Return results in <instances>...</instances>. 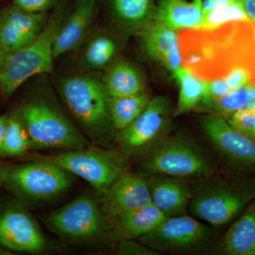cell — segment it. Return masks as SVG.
Here are the masks:
<instances>
[{
    "mask_svg": "<svg viewBox=\"0 0 255 255\" xmlns=\"http://www.w3.org/2000/svg\"><path fill=\"white\" fill-rule=\"evenodd\" d=\"M182 66L204 81L223 79L241 68L255 87L254 21H233L212 28L182 29L178 33Z\"/></svg>",
    "mask_w": 255,
    "mask_h": 255,
    "instance_id": "cell-1",
    "label": "cell"
},
{
    "mask_svg": "<svg viewBox=\"0 0 255 255\" xmlns=\"http://www.w3.org/2000/svg\"><path fill=\"white\" fill-rule=\"evenodd\" d=\"M63 11L55 12L46 28L31 43L9 53L0 71V90L5 96L12 95L28 78L51 70L53 48L62 26Z\"/></svg>",
    "mask_w": 255,
    "mask_h": 255,
    "instance_id": "cell-2",
    "label": "cell"
},
{
    "mask_svg": "<svg viewBox=\"0 0 255 255\" xmlns=\"http://www.w3.org/2000/svg\"><path fill=\"white\" fill-rule=\"evenodd\" d=\"M61 93L69 110L96 145L105 146L111 121L108 97L95 79L74 77L65 80Z\"/></svg>",
    "mask_w": 255,
    "mask_h": 255,
    "instance_id": "cell-3",
    "label": "cell"
},
{
    "mask_svg": "<svg viewBox=\"0 0 255 255\" xmlns=\"http://www.w3.org/2000/svg\"><path fill=\"white\" fill-rule=\"evenodd\" d=\"M128 157L122 151L87 146L55 155L41 156L38 159L57 164L70 174L82 178L103 194L125 172Z\"/></svg>",
    "mask_w": 255,
    "mask_h": 255,
    "instance_id": "cell-4",
    "label": "cell"
},
{
    "mask_svg": "<svg viewBox=\"0 0 255 255\" xmlns=\"http://www.w3.org/2000/svg\"><path fill=\"white\" fill-rule=\"evenodd\" d=\"M20 117L27 130L32 148L78 150L88 140L71 122L48 103L41 101L23 106Z\"/></svg>",
    "mask_w": 255,
    "mask_h": 255,
    "instance_id": "cell-5",
    "label": "cell"
},
{
    "mask_svg": "<svg viewBox=\"0 0 255 255\" xmlns=\"http://www.w3.org/2000/svg\"><path fill=\"white\" fill-rule=\"evenodd\" d=\"M255 200V178L221 182L203 189L194 198L191 213L214 226L234 221Z\"/></svg>",
    "mask_w": 255,
    "mask_h": 255,
    "instance_id": "cell-6",
    "label": "cell"
},
{
    "mask_svg": "<svg viewBox=\"0 0 255 255\" xmlns=\"http://www.w3.org/2000/svg\"><path fill=\"white\" fill-rule=\"evenodd\" d=\"M72 174L59 166L38 159L10 168L4 185L21 203L41 202L71 187Z\"/></svg>",
    "mask_w": 255,
    "mask_h": 255,
    "instance_id": "cell-7",
    "label": "cell"
},
{
    "mask_svg": "<svg viewBox=\"0 0 255 255\" xmlns=\"http://www.w3.org/2000/svg\"><path fill=\"white\" fill-rule=\"evenodd\" d=\"M142 156L144 169L154 174L200 179L209 177L214 172L197 146L182 137L163 139Z\"/></svg>",
    "mask_w": 255,
    "mask_h": 255,
    "instance_id": "cell-8",
    "label": "cell"
},
{
    "mask_svg": "<svg viewBox=\"0 0 255 255\" xmlns=\"http://www.w3.org/2000/svg\"><path fill=\"white\" fill-rule=\"evenodd\" d=\"M101 206L87 195L78 196L43 219L47 227L67 241H88L102 236L108 227Z\"/></svg>",
    "mask_w": 255,
    "mask_h": 255,
    "instance_id": "cell-9",
    "label": "cell"
},
{
    "mask_svg": "<svg viewBox=\"0 0 255 255\" xmlns=\"http://www.w3.org/2000/svg\"><path fill=\"white\" fill-rule=\"evenodd\" d=\"M0 246L18 253H40L47 242L38 223L21 202L0 201Z\"/></svg>",
    "mask_w": 255,
    "mask_h": 255,
    "instance_id": "cell-10",
    "label": "cell"
},
{
    "mask_svg": "<svg viewBox=\"0 0 255 255\" xmlns=\"http://www.w3.org/2000/svg\"><path fill=\"white\" fill-rule=\"evenodd\" d=\"M170 112L167 99L157 97L131 124L121 130L117 141L120 150L128 156L144 155L163 140L162 133Z\"/></svg>",
    "mask_w": 255,
    "mask_h": 255,
    "instance_id": "cell-11",
    "label": "cell"
},
{
    "mask_svg": "<svg viewBox=\"0 0 255 255\" xmlns=\"http://www.w3.org/2000/svg\"><path fill=\"white\" fill-rule=\"evenodd\" d=\"M203 129L226 163L238 173H255V140L216 115L204 116Z\"/></svg>",
    "mask_w": 255,
    "mask_h": 255,
    "instance_id": "cell-12",
    "label": "cell"
},
{
    "mask_svg": "<svg viewBox=\"0 0 255 255\" xmlns=\"http://www.w3.org/2000/svg\"><path fill=\"white\" fill-rule=\"evenodd\" d=\"M209 227L185 215L167 217L153 231L138 241L159 252L189 251L209 241Z\"/></svg>",
    "mask_w": 255,
    "mask_h": 255,
    "instance_id": "cell-13",
    "label": "cell"
},
{
    "mask_svg": "<svg viewBox=\"0 0 255 255\" xmlns=\"http://www.w3.org/2000/svg\"><path fill=\"white\" fill-rule=\"evenodd\" d=\"M152 202L147 180L131 172H123L102 194L101 209L107 218L116 219Z\"/></svg>",
    "mask_w": 255,
    "mask_h": 255,
    "instance_id": "cell-14",
    "label": "cell"
},
{
    "mask_svg": "<svg viewBox=\"0 0 255 255\" xmlns=\"http://www.w3.org/2000/svg\"><path fill=\"white\" fill-rule=\"evenodd\" d=\"M142 37L144 48L152 59L172 73L182 66L177 29L154 20L146 26Z\"/></svg>",
    "mask_w": 255,
    "mask_h": 255,
    "instance_id": "cell-15",
    "label": "cell"
},
{
    "mask_svg": "<svg viewBox=\"0 0 255 255\" xmlns=\"http://www.w3.org/2000/svg\"><path fill=\"white\" fill-rule=\"evenodd\" d=\"M97 0H77L75 9L62 25L53 43V58H57L81 43L96 11Z\"/></svg>",
    "mask_w": 255,
    "mask_h": 255,
    "instance_id": "cell-16",
    "label": "cell"
},
{
    "mask_svg": "<svg viewBox=\"0 0 255 255\" xmlns=\"http://www.w3.org/2000/svg\"><path fill=\"white\" fill-rule=\"evenodd\" d=\"M147 180L152 202L166 216L184 215L190 204L191 194L188 188L179 181L152 177Z\"/></svg>",
    "mask_w": 255,
    "mask_h": 255,
    "instance_id": "cell-17",
    "label": "cell"
},
{
    "mask_svg": "<svg viewBox=\"0 0 255 255\" xmlns=\"http://www.w3.org/2000/svg\"><path fill=\"white\" fill-rule=\"evenodd\" d=\"M221 252L228 255H255V200L233 221L224 235Z\"/></svg>",
    "mask_w": 255,
    "mask_h": 255,
    "instance_id": "cell-18",
    "label": "cell"
},
{
    "mask_svg": "<svg viewBox=\"0 0 255 255\" xmlns=\"http://www.w3.org/2000/svg\"><path fill=\"white\" fill-rule=\"evenodd\" d=\"M204 15L203 0H159L153 19L182 30L200 27Z\"/></svg>",
    "mask_w": 255,
    "mask_h": 255,
    "instance_id": "cell-19",
    "label": "cell"
},
{
    "mask_svg": "<svg viewBox=\"0 0 255 255\" xmlns=\"http://www.w3.org/2000/svg\"><path fill=\"white\" fill-rule=\"evenodd\" d=\"M167 217L151 202L114 220L119 230L126 237L138 238L153 231Z\"/></svg>",
    "mask_w": 255,
    "mask_h": 255,
    "instance_id": "cell-20",
    "label": "cell"
},
{
    "mask_svg": "<svg viewBox=\"0 0 255 255\" xmlns=\"http://www.w3.org/2000/svg\"><path fill=\"white\" fill-rule=\"evenodd\" d=\"M105 92L110 97H127L139 95L144 84L135 68L126 63L116 65L105 80Z\"/></svg>",
    "mask_w": 255,
    "mask_h": 255,
    "instance_id": "cell-21",
    "label": "cell"
},
{
    "mask_svg": "<svg viewBox=\"0 0 255 255\" xmlns=\"http://www.w3.org/2000/svg\"><path fill=\"white\" fill-rule=\"evenodd\" d=\"M147 94L127 97L108 98L109 112L112 125L117 130H124L131 124L143 112L150 102Z\"/></svg>",
    "mask_w": 255,
    "mask_h": 255,
    "instance_id": "cell-22",
    "label": "cell"
},
{
    "mask_svg": "<svg viewBox=\"0 0 255 255\" xmlns=\"http://www.w3.org/2000/svg\"><path fill=\"white\" fill-rule=\"evenodd\" d=\"M179 86V100L174 116L189 112L199 105L205 91V81L182 66L173 72Z\"/></svg>",
    "mask_w": 255,
    "mask_h": 255,
    "instance_id": "cell-23",
    "label": "cell"
},
{
    "mask_svg": "<svg viewBox=\"0 0 255 255\" xmlns=\"http://www.w3.org/2000/svg\"><path fill=\"white\" fill-rule=\"evenodd\" d=\"M114 14L126 26L137 28L153 18V0H111Z\"/></svg>",
    "mask_w": 255,
    "mask_h": 255,
    "instance_id": "cell-24",
    "label": "cell"
},
{
    "mask_svg": "<svg viewBox=\"0 0 255 255\" xmlns=\"http://www.w3.org/2000/svg\"><path fill=\"white\" fill-rule=\"evenodd\" d=\"M31 148V140L20 114H12L8 117L0 155L18 157L24 155Z\"/></svg>",
    "mask_w": 255,
    "mask_h": 255,
    "instance_id": "cell-25",
    "label": "cell"
},
{
    "mask_svg": "<svg viewBox=\"0 0 255 255\" xmlns=\"http://www.w3.org/2000/svg\"><path fill=\"white\" fill-rule=\"evenodd\" d=\"M253 87L251 85H245L233 90L228 95L204 102L202 105L217 114L218 117L227 120L253 100Z\"/></svg>",
    "mask_w": 255,
    "mask_h": 255,
    "instance_id": "cell-26",
    "label": "cell"
},
{
    "mask_svg": "<svg viewBox=\"0 0 255 255\" xmlns=\"http://www.w3.org/2000/svg\"><path fill=\"white\" fill-rule=\"evenodd\" d=\"M45 16L44 12H31L14 4L0 11V21L35 38L40 33Z\"/></svg>",
    "mask_w": 255,
    "mask_h": 255,
    "instance_id": "cell-27",
    "label": "cell"
},
{
    "mask_svg": "<svg viewBox=\"0 0 255 255\" xmlns=\"http://www.w3.org/2000/svg\"><path fill=\"white\" fill-rule=\"evenodd\" d=\"M246 20L251 19L245 12L243 4L233 3L206 11L199 28H216L225 23Z\"/></svg>",
    "mask_w": 255,
    "mask_h": 255,
    "instance_id": "cell-28",
    "label": "cell"
},
{
    "mask_svg": "<svg viewBox=\"0 0 255 255\" xmlns=\"http://www.w3.org/2000/svg\"><path fill=\"white\" fill-rule=\"evenodd\" d=\"M115 50V44L110 38L99 37L95 38L87 48L85 62L90 68H102L112 59Z\"/></svg>",
    "mask_w": 255,
    "mask_h": 255,
    "instance_id": "cell-29",
    "label": "cell"
},
{
    "mask_svg": "<svg viewBox=\"0 0 255 255\" xmlns=\"http://www.w3.org/2000/svg\"><path fill=\"white\" fill-rule=\"evenodd\" d=\"M36 38L0 21V47L8 54L24 48Z\"/></svg>",
    "mask_w": 255,
    "mask_h": 255,
    "instance_id": "cell-30",
    "label": "cell"
},
{
    "mask_svg": "<svg viewBox=\"0 0 255 255\" xmlns=\"http://www.w3.org/2000/svg\"><path fill=\"white\" fill-rule=\"evenodd\" d=\"M116 254L119 255H159V252L149 248L142 243L130 240H123L117 247Z\"/></svg>",
    "mask_w": 255,
    "mask_h": 255,
    "instance_id": "cell-31",
    "label": "cell"
},
{
    "mask_svg": "<svg viewBox=\"0 0 255 255\" xmlns=\"http://www.w3.org/2000/svg\"><path fill=\"white\" fill-rule=\"evenodd\" d=\"M233 91L224 79L212 80V81H205V91L201 103L215 100L228 95Z\"/></svg>",
    "mask_w": 255,
    "mask_h": 255,
    "instance_id": "cell-32",
    "label": "cell"
},
{
    "mask_svg": "<svg viewBox=\"0 0 255 255\" xmlns=\"http://www.w3.org/2000/svg\"><path fill=\"white\" fill-rule=\"evenodd\" d=\"M223 79L232 90H236L245 85H251L249 74L246 70L241 68L233 69Z\"/></svg>",
    "mask_w": 255,
    "mask_h": 255,
    "instance_id": "cell-33",
    "label": "cell"
},
{
    "mask_svg": "<svg viewBox=\"0 0 255 255\" xmlns=\"http://www.w3.org/2000/svg\"><path fill=\"white\" fill-rule=\"evenodd\" d=\"M56 0H14V4L31 12H44L54 4Z\"/></svg>",
    "mask_w": 255,
    "mask_h": 255,
    "instance_id": "cell-34",
    "label": "cell"
},
{
    "mask_svg": "<svg viewBox=\"0 0 255 255\" xmlns=\"http://www.w3.org/2000/svg\"><path fill=\"white\" fill-rule=\"evenodd\" d=\"M233 3L243 4V0H203L204 13L210 10Z\"/></svg>",
    "mask_w": 255,
    "mask_h": 255,
    "instance_id": "cell-35",
    "label": "cell"
},
{
    "mask_svg": "<svg viewBox=\"0 0 255 255\" xmlns=\"http://www.w3.org/2000/svg\"><path fill=\"white\" fill-rule=\"evenodd\" d=\"M245 12L251 21H255V0H243Z\"/></svg>",
    "mask_w": 255,
    "mask_h": 255,
    "instance_id": "cell-36",
    "label": "cell"
},
{
    "mask_svg": "<svg viewBox=\"0 0 255 255\" xmlns=\"http://www.w3.org/2000/svg\"><path fill=\"white\" fill-rule=\"evenodd\" d=\"M7 122L8 117H6V116H0V150H1L3 141H4Z\"/></svg>",
    "mask_w": 255,
    "mask_h": 255,
    "instance_id": "cell-37",
    "label": "cell"
},
{
    "mask_svg": "<svg viewBox=\"0 0 255 255\" xmlns=\"http://www.w3.org/2000/svg\"><path fill=\"white\" fill-rule=\"evenodd\" d=\"M10 168H11V167H9V166L0 164V185L4 184Z\"/></svg>",
    "mask_w": 255,
    "mask_h": 255,
    "instance_id": "cell-38",
    "label": "cell"
},
{
    "mask_svg": "<svg viewBox=\"0 0 255 255\" xmlns=\"http://www.w3.org/2000/svg\"><path fill=\"white\" fill-rule=\"evenodd\" d=\"M7 55L8 53H6V52L0 47V71H1L3 65H4L5 60H6Z\"/></svg>",
    "mask_w": 255,
    "mask_h": 255,
    "instance_id": "cell-39",
    "label": "cell"
},
{
    "mask_svg": "<svg viewBox=\"0 0 255 255\" xmlns=\"http://www.w3.org/2000/svg\"><path fill=\"white\" fill-rule=\"evenodd\" d=\"M9 253V251H7V250L5 249V248H2V247L0 246V255H9L10 253Z\"/></svg>",
    "mask_w": 255,
    "mask_h": 255,
    "instance_id": "cell-40",
    "label": "cell"
},
{
    "mask_svg": "<svg viewBox=\"0 0 255 255\" xmlns=\"http://www.w3.org/2000/svg\"><path fill=\"white\" fill-rule=\"evenodd\" d=\"M253 100H255V87H253Z\"/></svg>",
    "mask_w": 255,
    "mask_h": 255,
    "instance_id": "cell-41",
    "label": "cell"
},
{
    "mask_svg": "<svg viewBox=\"0 0 255 255\" xmlns=\"http://www.w3.org/2000/svg\"><path fill=\"white\" fill-rule=\"evenodd\" d=\"M254 23H255V21H254Z\"/></svg>",
    "mask_w": 255,
    "mask_h": 255,
    "instance_id": "cell-42",
    "label": "cell"
}]
</instances>
